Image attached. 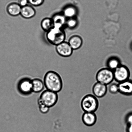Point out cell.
Segmentation results:
<instances>
[{"label": "cell", "instance_id": "obj_1", "mask_svg": "<svg viewBox=\"0 0 132 132\" xmlns=\"http://www.w3.org/2000/svg\"><path fill=\"white\" fill-rule=\"evenodd\" d=\"M43 82L46 90L57 93L62 89L63 82L61 77L54 71H50L46 72Z\"/></svg>", "mask_w": 132, "mask_h": 132}, {"label": "cell", "instance_id": "obj_2", "mask_svg": "<svg viewBox=\"0 0 132 132\" xmlns=\"http://www.w3.org/2000/svg\"><path fill=\"white\" fill-rule=\"evenodd\" d=\"M46 32V38L51 44L56 46L65 41V33L63 28L53 27Z\"/></svg>", "mask_w": 132, "mask_h": 132}, {"label": "cell", "instance_id": "obj_3", "mask_svg": "<svg viewBox=\"0 0 132 132\" xmlns=\"http://www.w3.org/2000/svg\"><path fill=\"white\" fill-rule=\"evenodd\" d=\"M99 105L98 99L94 95L88 94L81 101V108L85 112H95L98 109Z\"/></svg>", "mask_w": 132, "mask_h": 132}, {"label": "cell", "instance_id": "obj_4", "mask_svg": "<svg viewBox=\"0 0 132 132\" xmlns=\"http://www.w3.org/2000/svg\"><path fill=\"white\" fill-rule=\"evenodd\" d=\"M58 99L57 93L47 90L41 93L38 99L40 101L50 108L56 105Z\"/></svg>", "mask_w": 132, "mask_h": 132}, {"label": "cell", "instance_id": "obj_5", "mask_svg": "<svg viewBox=\"0 0 132 132\" xmlns=\"http://www.w3.org/2000/svg\"><path fill=\"white\" fill-rule=\"evenodd\" d=\"M96 78L97 82L107 86L110 85L114 80L113 71L107 68H102L98 71Z\"/></svg>", "mask_w": 132, "mask_h": 132}, {"label": "cell", "instance_id": "obj_6", "mask_svg": "<svg viewBox=\"0 0 132 132\" xmlns=\"http://www.w3.org/2000/svg\"><path fill=\"white\" fill-rule=\"evenodd\" d=\"M114 80L120 83L129 79L130 70L126 66L121 65L113 71Z\"/></svg>", "mask_w": 132, "mask_h": 132}, {"label": "cell", "instance_id": "obj_7", "mask_svg": "<svg viewBox=\"0 0 132 132\" xmlns=\"http://www.w3.org/2000/svg\"><path fill=\"white\" fill-rule=\"evenodd\" d=\"M17 88L18 91L22 95H30L33 92L32 80L27 77L22 79L18 82Z\"/></svg>", "mask_w": 132, "mask_h": 132}, {"label": "cell", "instance_id": "obj_8", "mask_svg": "<svg viewBox=\"0 0 132 132\" xmlns=\"http://www.w3.org/2000/svg\"><path fill=\"white\" fill-rule=\"evenodd\" d=\"M56 50L57 53L61 56L67 57L72 55L73 50L68 42L64 41L56 46Z\"/></svg>", "mask_w": 132, "mask_h": 132}, {"label": "cell", "instance_id": "obj_9", "mask_svg": "<svg viewBox=\"0 0 132 132\" xmlns=\"http://www.w3.org/2000/svg\"><path fill=\"white\" fill-rule=\"evenodd\" d=\"M119 92L122 95H132V80H128L118 84Z\"/></svg>", "mask_w": 132, "mask_h": 132}, {"label": "cell", "instance_id": "obj_10", "mask_svg": "<svg viewBox=\"0 0 132 132\" xmlns=\"http://www.w3.org/2000/svg\"><path fill=\"white\" fill-rule=\"evenodd\" d=\"M107 90V85L97 82L94 85L92 91L94 96L97 98L103 97L106 94Z\"/></svg>", "mask_w": 132, "mask_h": 132}, {"label": "cell", "instance_id": "obj_11", "mask_svg": "<svg viewBox=\"0 0 132 132\" xmlns=\"http://www.w3.org/2000/svg\"><path fill=\"white\" fill-rule=\"evenodd\" d=\"M97 119L96 115L95 112H85L82 117L83 122L88 126H92L95 125Z\"/></svg>", "mask_w": 132, "mask_h": 132}, {"label": "cell", "instance_id": "obj_12", "mask_svg": "<svg viewBox=\"0 0 132 132\" xmlns=\"http://www.w3.org/2000/svg\"><path fill=\"white\" fill-rule=\"evenodd\" d=\"M51 18L54 27L63 28L64 26L65 25L67 20L62 13H57L54 14Z\"/></svg>", "mask_w": 132, "mask_h": 132}, {"label": "cell", "instance_id": "obj_13", "mask_svg": "<svg viewBox=\"0 0 132 132\" xmlns=\"http://www.w3.org/2000/svg\"><path fill=\"white\" fill-rule=\"evenodd\" d=\"M36 13L35 10L34 8L30 5H28L22 7L20 14L24 19H30L34 17Z\"/></svg>", "mask_w": 132, "mask_h": 132}, {"label": "cell", "instance_id": "obj_14", "mask_svg": "<svg viewBox=\"0 0 132 132\" xmlns=\"http://www.w3.org/2000/svg\"><path fill=\"white\" fill-rule=\"evenodd\" d=\"M22 7L18 3H12L8 5L6 11L9 15L12 16H16L20 15Z\"/></svg>", "mask_w": 132, "mask_h": 132}, {"label": "cell", "instance_id": "obj_15", "mask_svg": "<svg viewBox=\"0 0 132 132\" xmlns=\"http://www.w3.org/2000/svg\"><path fill=\"white\" fill-rule=\"evenodd\" d=\"M33 92L38 93L43 90L45 87L43 81L39 79L36 78L32 80Z\"/></svg>", "mask_w": 132, "mask_h": 132}, {"label": "cell", "instance_id": "obj_16", "mask_svg": "<svg viewBox=\"0 0 132 132\" xmlns=\"http://www.w3.org/2000/svg\"><path fill=\"white\" fill-rule=\"evenodd\" d=\"M68 42L73 50H76L81 47L82 44V40L80 36L75 35L71 37Z\"/></svg>", "mask_w": 132, "mask_h": 132}, {"label": "cell", "instance_id": "obj_17", "mask_svg": "<svg viewBox=\"0 0 132 132\" xmlns=\"http://www.w3.org/2000/svg\"><path fill=\"white\" fill-rule=\"evenodd\" d=\"M62 13L68 19L75 18L77 14V9L73 6H67L63 9Z\"/></svg>", "mask_w": 132, "mask_h": 132}, {"label": "cell", "instance_id": "obj_18", "mask_svg": "<svg viewBox=\"0 0 132 132\" xmlns=\"http://www.w3.org/2000/svg\"><path fill=\"white\" fill-rule=\"evenodd\" d=\"M121 65L119 59L114 57L111 58L107 61V68L114 71Z\"/></svg>", "mask_w": 132, "mask_h": 132}, {"label": "cell", "instance_id": "obj_19", "mask_svg": "<svg viewBox=\"0 0 132 132\" xmlns=\"http://www.w3.org/2000/svg\"><path fill=\"white\" fill-rule=\"evenodd\" d=\"M41 26L44 31L48 32L54 27L52 18H46L44 19L41 22Z\"/></svg>", "mask_w": 132, "mask_h": 132}, {"label": "cell", "instance_id": "obj_20", "mask_svg": "<svg viewBox=\"0 0 132 132\" xmlns=\"http://www.w3.org/2000/svg\"><path fill=\"white\" fill-rule=\"evenodd\" d=\"M78 24L77 19L75 18L68 19L66 21L65 25L70 29H73L76 28Z\"/></svg>", "mask_w": 132, "mask_h": 132}, {"label": "cell", "instance_id": "obj_21", "mask_svg": "<svg viewBox=\"0 0 132 132\" xmlns=\"http://www.w3.org/2000/svg\"><path fill=\"white\" fill-rule=\"evenodd\" d=\"M37 102H38L39 109L41 113L44 114L47 113L50 111V108L43 103L39 99Z\"/></svg>", "mask_w": 132, "mask_h": 132}, {"label": "cell", "instance_id": "obj_22", "mask_svg": "<svg viewBox=\"0 0 132 132\" xmlns=\"http://www.w3.org/2000/svg\"><path fill=\"white\" fill-rule=\"evenodd\" d=\"M108 89L111 94H116L119 92L118 84L111 83Z\"/></svg>", "mask_w": 132, "mask_h": 132}, {"label": "cell", "instance_id": "obj_23", "mask_svg": "<svg viewBox=\"0 0 132 132\" xmlns=\"http://www.w3.org/2000/svg\"><path fill=\"white\" fill-rule=\"evenodd\" d=\"M28 3L34 6H41L44 3V0H28Z\"/></svg>", "mask_w": 132, "mask_h": 132}, {"label": "cell", "instance_id": "obj_24", "mask_svg": "<svg viewBox=\"0 0 132 132\" xmlns=\"http://www.w3.org/2000/svg\"><path fill=\"white\" fill-rule=\"evenodd\" d=\"M125 121L127 125L132 124V112H130L127 115Z\"/></svg>", "mask_w": 132, "mask_h": 132}, {"label": "cell", "instance_id": "obj_25", "mask_svg": "<svg viewBox=\"0 0 132 132\" xmlns=\"http://www.w3.org/2000/svg\"><path fill=\"white\" fill-rule=\"evenodd\" d=\"M28 3V0H19L18 2V4L21 7L27 6Z\"/></svg>", "mask_w": 132, "mask_h": 132}, {"label": "cell", "instance_id": "obj_26", "mask_svg": "<svg viewBox=\"0 0 132 132\" xmlns=\"http://www.w3.org/2000/svg\"><path fill=\"white\" fill-rule=\"evenodd\" d=\"M126 130V132H132V124L127 125Z\"/></svg>", "mask_w": 132, "mask_h": 132}, {"label": "cell", "instance_id": "obj_27", "mask_svg": "<svg viewBox=\"0 0 132 132\" xmlns=\"http://www.w3.org/2000/svg\"><path fill=\"white\" fill-rule=\"evenodd\" d=\"M131 48L132 50V43L131 44Z\"/></svg>", "mask_w": 132, "mask_h": 132}]
</instances>
